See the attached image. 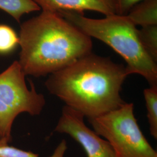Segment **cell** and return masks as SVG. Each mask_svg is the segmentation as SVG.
<instances>
[{"label": "cell", "mask_w": 157, "mask_h": 157, "mask_svg": "<svg viewBox=\"0 0 157 157\" xmlns=\"http://www.w3.org/2000/svg\"><path fill=\"white\" fill-rule=\"evenodd\" d=\"M128 76L124 65L91 52L50 75L45 85L66 106L89 119L124 104L121 91Z\"/></svg>", "instance_id": "1"}, {"label": "cell", "mask_w": 157, "mask_h": 157, "mask_svg": "<svg viewBox=\"0 0 157 157\" xmlns=\"http://www.w3.org/2000/svg\"><path fill=\"white\" fill-rule=\"evenodd\" d=\"M19 63L25 75L45 76L91 52V38L56 13L42 11L23 23Z\"/></svg>", "instance_id": "2"}, {"label": "cell", "mask_w": 157, "mask_h": 157, "mask_svg": "<svg viewBox=\"0 0 157 157\" xmlns=\"http://www.w3.org/2000/svg\"><path fill=\"white\" fill-rule=\"evenodd\" d=\"M90 37L111 47L124 58L129 75L137 74L150 86H157V64L141 43L138 29L126 15H111L91 19L83 13L64 11L58 13Z\"/></svg>", "instance_id": "3"}, {"label": "cell", "mask_w": 157, "mask_h": 157, "mask_svg": "<svg viewBox=\"0 0 157 157\" xmlns=\"http://www.w3.org/2000/svg\"><path fill=\"white\" fill-rule=\"evenodd\" d=\"M88 121L94 132L109 142L118 157H157V151L135 118L133 103L124 102L115 110Z\"/></svg>", "instance_id": "4"}, {"label": "cell", "mask_w": 157, "mask_h": 157, "mask_svg": "<svg viewBox=\"0 0 157 157\" xmlns=\"http://www.w3.org/2000/svg\"><path fill=\"white\" fill-rule=\"evenodd\" d=\"M25 75L17 61L0 73V143L11 140L12 124L23 112L39 115L45 104L44 95L38 93L33 82L29 89Z\"/></svg>", "instance_id": "5"}, {"label": "cell", "mask_w": 157, "mask_h": 157, "mask_svg": "<svg viewBox=\"0 0 157 157\" xmlns=\"http://www.w3.org/2000/svg\"><path fill=\"white\" fill-rule=\"evenodd\" d=\"M84 117L64 106L55 131L69 135L82 146L88 157H118L112 146L84 123Z\"/></svg>", "instance_id": "6"}, {"label": "cell", "mask_w": 157, "mask_h": 157, "mask_svg": "<svg viewBox=\"0 0 157 157\" xmlns=\"http://www.w3.org/2000/svg\"><path fill=\"white\" fill-rule=\"evenodd\" d=\"M43 11L98 12L105 16L116 14L112 0H33Z\"/></svg>", "instance_id": "7"}, {"label": "cell", "mask_w": 157, "mask_h": 157, "mask_svg": "<svg viewBox=\"0 0 157 157\" xmlns=\"http://www.w3.org/2000/svg\"><path fill=\"white\" fill-rule=\"evenodd\" d=\"M135 25L142 28L157 25V0H143L126 15Z\"/></svg>", "instance_id": "8"}, {"label": "cell", "mask_w": 157, "mask_h": 157, "mask_svg": "<svg viewBox=\"0 0 157 157\" xmlns=\"http://www.w3.org/2000/svg\"><path fill=\"white\" fill-rule=\"evenodd\" d=\"M0 10L19 22L23 15L41 9L33 0H0Z\"/></svg>", "instance_id": "9"}, {"label": "cell", "mask_w": 157, "mask_h": 157, "mask_svg": "<svg viewBox=\"0 0 157 157\" xmlns=\"http://www.w3.org/2000/svg\"><path fill=\"white\" fill-rule=\"evenodd\" d=\"M150 132L157 139V86H150L144 90Z\"/></svg>", "instance_id": "10"}, {"label": "cell", "mask_w": 157, "mask_h": 157, "mask_svg": "<svg viewBox=\"0 0 157 157\" xmlns=\"http://www.w3.org/2000/svg\"><path fill=\"white\" fill-rule=\"evenodd\" d=\"M67 150V142L65 140L59 143L53 154L50 157H64ZM0 157H39L37 154L31 152L26 151L8 144L0 143Z\"/></svg>", "instance_id": "11"}, {"label": "cell", "mask_w": 157, "mask_h": 157, "mask_svg": "<svg viewBox=\"0 0 157 157\" xmlns=\"http://www.w3.org/2000/svg\"><path fill=\"white\" fill-rule=\"evenodd\" d=\"M141 43L148 55L157 62V25H151L138 29Z\"/></svg>", "instance_id": "12"}, {"label": "cell", "mask_w": 157, "mask_h": 157, "mask_svg": "<svg viewBox=\"0 0 157 157\" xmlns=\"http://www.w3.org/2000/svg\"><path fill=\"white\" fill-rule=\"evenodd\" d=\"M19 44V37L11 26L0 24V54L14 50Z\"/></svg>", "instance_id": "13"}, {"label": "cell", "mask_w": 157, "mask_h": 157, "mask_svg": "<svg viewBox=\"0 0 157 157\" xmlns=\"http://www.w3.org/2000/svg\"><path fill=\"white\" fill-rule=\"evenodd\" d=\"M143 0H112L115 13L119 15H126L134 6Z\"/></svg>", "instance_id": "14"}]
</instances>
